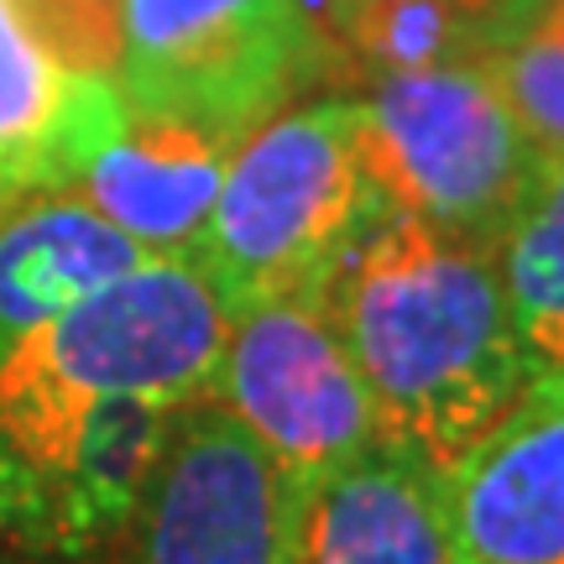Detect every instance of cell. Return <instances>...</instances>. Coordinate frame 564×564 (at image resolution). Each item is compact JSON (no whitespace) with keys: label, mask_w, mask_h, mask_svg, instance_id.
<instances>
[{"label":"cell","mask_w":564,"mask_h":564,"mask_svg":"<svg viewBox=\"0 0 564 564\" xmlns=\"http://www.w3.org/2000/svg\"><path fill=\"white\" fill-rule=\"evenodd\" d=\"M324 308L366 387L377 444L440 470L533 387L491 246L382 209L324 282Z\"/></svg>","instance_id":"6da1fadb"},{"label":"cell","mask_w":564,"mask_h":564,"mask_svg":"<svg viewBox=\"0 0 564 564\" xmlns=\"http://www.w3.org/2000/svg\"><path fill=\"white\" fill-rule=\"evenodd\" d=\"M225 303L188 257H141L0 361V470L32 465L79 413L116 398L199 403L215 387Z\"/></svg>","instance_id":"7a4b0ae2"},{"label":"cell","mask_w":564,"mask_h":564,"mask_svg":"<svg viewBox=\"0 0 564 564\" xmlns=\"http://www.w3.org/2000/svg\"><path fill=\"white\" fill-rule=\"evenodd\" d=\"M361 95L293 100L225 162L215 209L188 262L225 314L246 303L324 293L382 199L361 162Z\"/></svg>","instance_id":"3957f363"},{"label":"cell","mask_w":564,"mask_h":564,"mask_svg":"<svg viewBox=\"0 0 564 564\" xmlns=\"http://www.w3.org/2000/svg\"><path fill=\"white\" fill-rule=\"evenodd\" d=\"M361 110V162L382 209L497 251L544 158L512 121L486 63L392 74L366 89Z\"/></svg>","instance_id":"277c9868"},{"label":"cell","mask_w":564,"mask_h":564,"mask_svg":"<svg viewBox=\"0 0 564 564\" xmlns=\"http://www.w3.org/2000/svg\"><path fill=\"white\" fill-rule=\"evenodd\" d=\"M116 89L137 116L241 147L319 68L299 0H121Z\"/></svg>","instance_id":"5b68a950"},{"label":"cell","mask_w":564,"mask_h":564,"mask_svg":"<svg viewBox=\"0 0 564 564\" xmlns=\"http://www.w3.org/2000/svg\"><path fill=\"white\" fill-rule=\"evenodd\" d=\"M209 398L262 444L299 502L377 444L366 387L329 324L324 293H288L225 314Z\"/></svg>","instance_id":"8992f818"},{"label":"cell","mask_w":564,"mask_h":564,"mask_svg":"<svg viewBox=\"0 0 564 564\" xmlns=\"http://www.w3.org/2000/svg\"><path fill=\"white\" fill-rule=\"evenodd\" d=\"M299 497L215 398L178 408L116 564H293Z\"/></svg>","instance_id":"52a82bcc"},{"label":"cell","mask_w":564,"mask_h":564,"mask_svg":"<svg viewBox=\"0 0 564 564\" xmlns=\"http://www.w3.org/2000/svg\"><path fill=\"white\" fill-rule=\"evenodd\" d=\"M173 419V403L147 398H116L79 413L47 455L0 470V533L42 560L116 564Z\"/></svg>","instance_id":"ba28073f"},{"label":"cell","mask_w":564,"mask_h":564,"mask_svg":"<svg viewBox=\"0 0 564 564\" xmlns=\"http://www.w3.org/2000/svg\"><path fill=\"white\" fill-rule=\"evenodd\" d=\"M236 147L194 126L126 110L116 79H89L68 126V194L137 246L141 257H194Z\"/></svg>","instance_id":"9c48e42d"},{"label":"cell","mask_w":564,"mask_h":564,"mask_svg":"<svg viewBox=\"0 0 564 564\" xmlns=\"http://www.w3.org/2000/svg\"><path fill=\"white\" fill-rule=\"evenodd\" d=\"M460 564H564V382H533L444 470Z\"/></svg>","instance_id":"30bf717a"},{"label":"cell","mask_w":564,"mask_h":564,"mask_svg":"<svg viewBox=\"0 0 564 564\" xmlns=\"http://www.w3.org/2000/svg\"><path fill=\"white\" fill-rule=\"evenodd\" d=\"M293 564H460L444 470L392 444L361 449L303 497Z\"/></svg>","instance_id":"8fae6325"},{"label":"cell","mask_w":564,"mask_h":564,"mask_svg":"<svg viewBox=\"0 0 564 564\" xmlns=\"http://www.w3.org/2000/svg\"><path fill=\"white\" fill-rule=\"evenodd\" d=\"M137 262V246L68 188L11 204L0 215V361L32 329Z\"/></svg>","instance_id":"7c38bea8"},{"label":"cell","mask_w":564,"mask_h":564,"mask_svg":"<svg viewBox=\"0 0 564 564\" xmlns=\"http://www.w3.org/2000/svg\"><path fill=\"white\" fill-rule=\"evenodd\" d=\"M518 350L533 382H564V162H544L497 246Z\"/></svg>","instance_id":"4fadbf2b"},{"label":"cell","mask_w":564,"mask_h":564,"mask_svg":"<svg viewBox=\"0 0 564 564\" xmlns=\"http://www.w3.org/2000/svg\"><path fill=\"white\" fill-rule=\"evenodd\" d=\"M74 74L63 68L17 0H0V215L32 194H53V152Z\"/></svg>","instance_id":"5bb4252c"},{"label":"cell","mask_w":564,"mask_h":564,"mask_svg":"<svg viewBox=\"0 0 564 564\" xmlns=\"http://www.w3.org/2000/svg\"><path fill=\"white\" fill-rule=\"evenodd\" d=\"M486 74L533 152L564 162V0H544L502 47H491Z\"/></svg>","instance_id":"9a60e30c"},{"label":"cell","mask_w":564,"mask_h":564,"mask_svg":"<svg viewBox=\"0 0 564 564\" xmlns=\"http://www.w3.org/2000/svg\"><path fill=\"white\" fill-rule=\"evenodd\" d=\"M26 26L68 74L116 79L121 58V0H17Z\"/></svg>","instance_id":"2e32d148"},{"label":"cell","mask_w":564,"mask_h":564,"mask_svg":"<svg viewBox=\"0 0 564 564\" xmlns=\"http://www.w3.org/2000/svg\"><path fill=\"white\" fill-rule=\"evenodd\" d=\"M465 6H470V11H476V17L497 32V47H502V42L512 37V32H518L533 11H539L544 0H465Z\"/></svg>","instance_id":"e0dca14e"}]
</instances>
